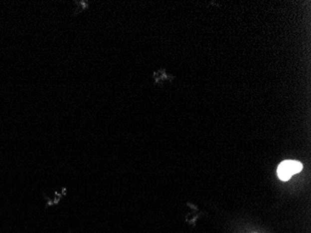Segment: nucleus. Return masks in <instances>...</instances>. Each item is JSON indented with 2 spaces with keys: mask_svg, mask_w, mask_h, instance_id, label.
<instances>
[{
  "mask_svg": "<svg viewBox=\"0 0 311 233\" xmlns=\"http://www.w3.org/2000/svg\"><path fill=\"white\" fill-rule=\"evenodd\" d=\"M302 164L297 161H284L278 167V177L283 181H288L291 177L301 172Z\"/></svg>",
  "mask_w": 311,
  "mask_h": 233,
  "instance_id": "1",
  "label": "nucleus"
},
{
  "mask_svg": "<svg viewBox=\"0 0 311 233\" xmlns=\"http://www.w3.org/2000/svg\"><path fill=\"white\" fill-rule=\"evenodd\" d=\"M75 5L77 6V8H76L74 14L78 15L79 13H81L83 10H85L89 6V3L87 1H76Z\"/></svg>",
  "mask_w": 311,
  "mask_h": 233,
  "instance_id": "2",
  "label": "nucleus"
}]
</instances>
